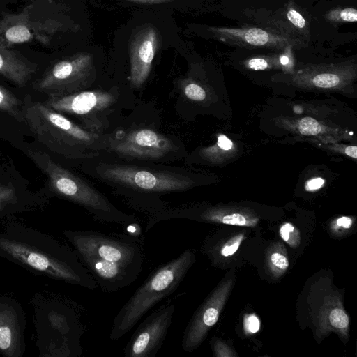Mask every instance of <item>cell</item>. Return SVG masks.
Wrapping results in <instances>:
<instances>
[{
  "label": "cell",
  "instance_id": "6da1fadb",
  "mask_svg": "<svg viewBox=\"0 0 357 357\" xmlns=\"http://www.w3.org/2000/svg\"><path fill=\"white\" fill-rule=\"evenodd\" d=\"M0 257L36 275L90 290L98 287L74 250L19 222H8L0 230Z\"/></svg>",
  "mask_w": 357,
  "mask_h": 357
},
{
  "label": "cell",
  "instance_id": "7a4b0ae2",
  "mask_svg": "<svg viewBox=\"0 0 357 357\" xmlns=\"http://www.w3.org/2000/svg\"><path fill=\"white\" fill-rule=\"evenodd\" d=\"M24 123L38 142L68 159L89 160L106 149L105 134L86 130L45 102L24 103Z\"/></svg>",
  "mask_w": 357,
  "mask_h": 357
},
{
  "label": "cell",
  "instance_id": "3957f363",
  "mask_svg": "<svg viewBox=\"0 0 357 357\" xmlns=\"http://www.w3.org/2000/svg\"><path fill=\"white\" fill-rule=\"evenodd\" d=\"M94 159L89 162V174L121 192L160 195L183 192L193 184L191 176L182 169Z\"/></svg>",
  "mask_w": 357,
  "mask_h": 357
},
{
  "label": "cell",
  "instance_id": "277c9868",
  "mask_svg": "<svg viewBox=\"0 0 357 357\" xmlns=\"http://www.w3.org/2000/svg\"><path fill=\"white\" fill-rule=\"evenodd\" d=\"M195 261L194 252L188 248L153 271L115 316L110 339L123 337L149 310L174 293Z\"/></svg>",
  "mask_w": 357,
  "mask_h": 357
},
{
  "label": "cell",
  "instance_id": "5b68a950",
  "mask_svg": "<svg viewBox=\"0 0 357 357\" xmlns=\"http://www.w3.org/2000/svg\"><path fill=\"white\" fill-rule=\"evenodd\" d=\"M28 155L47 176L50 188L56 195L82 206L98 220L119 224L123 227L138 223L137 218L119 210L90 183L55 162L45 152L29 151Z\"/></svg>",
  "mask_w": 357,
  "mask_h": 357
},
{
  "label": "cell",
  "instance_id": "8992f818",
  "mask_svg": "<svg viewBox=\"0 0 357 357\" xmlns=\"http://www.w3.org/2000/svg\"><path fill=\"white\" fill-rule=\"evenodd\" d=\"M50 0H31L17 14L2 13L0 18V47L36 40L48 45L52 37L67 27L54 13Z\"/></svg>",
  "mask_w": 357,
  "mask_h": 357
},
{
  "label": "cell",
  "instance_id": "52a82bcc",
  "mask_svg": "<svg viewBox=\"0 0 357 357\" xmlns=\"http://www.w3.org/2000/svg\"><path fill=\"white\" fill-rule=\"evenodd\" d=\"M67 307L61 302L50 301L36 308L40 356H74L80 353L78 342L82 328Z\"/></svg>",
  "mask_w": 357,
  "mask_h": 357
},
{
  "label": "cell",
  "instance_id": "ba28073f",
  "mask_svg": "<svg viewBox=\"0 0 357 357\" xmlns=\"http://www.w3.org/2000/svg\"><path fill=\"white\" fill-rule=\"evenodd\" d=\"M105 138V151L126 161L168 162L183 149L176 139L146 126L119 130Z\"/></svg>",
  "mask_w": 357,
  "mask_h": 357
},
{
  "label": "cell",
  "instance_id": "9c48e42d",
  "mask_svg": "<svg viewBox=\"0 0 357 357\" xmlns=\"http://www.w3.org/2000/svg\"><path fill=\"white\" fill-rule=\"evenodd\" d=\"M119 92L115 90H84L66 95L47 96L44 102L65 116L78 120L90 131L105 134L110 125L109 116L114 112Z\"/></svg>",
  "mask_w": 357,
  "mask_h": 357
},
{
  "label": "cell",
  "instance_id": "30bf717a",
  "mask_svg": "<svg viewBox=\"0 0 357 357\" xmlns=\"http://www.w3.org/2000/svg\"><path fill=\"white\" fill-rule=\"evenodd\" d=\"M65 238L77 256L142 268L143 255L139 245L126 235H107L93 231H63Z\"/></svg>",
  "mask_w": 357,
  "mask_h": 357
},
{
  "label": "cell",
  "instance_id": "8fae6325",
  "mask_svg": "<svg viewBox=\"0 0 357 357\" xmlns=\"http://www.w3.org/2000/svg\"><path fill=\"white\" fill-rule=\"evenodd\" d=\"M93 70L91 54H77L52 64L33 87L47 96L84 91L92 82Z\"/></svg>",
  "mask_w": 357,
  "mask_h": 357
},
{
  "label": "cell",
  "instance_id": "7c38bea8",
  "mask_svg": "<svg viewBox=\"0 0 357 357\" xmlns=\"http://www.w3.org/2000/svg\"><path fill=\"white\" fill-rule=\"evenodd\" d=\"M175 306L167 303L150 314L136 328L124 348L126 357H154L172 324Z\"/></svg>",
  "mask_w": 357,
  "mask_h": 357
},
{
  "label": "cell",
  "instance_id": "4fadbf2b",
  "mask_svg": "<svg viewBox=\"0 0 357 357\" xmlns=\"http://www.w3.org/2000/svg\"><path fill=\"white\" fill-rule=\"evenodd\" d=\"M231 285L230 280L222 282L195 312L183 332V351L191 352L204 340L209 330L218 320Z\"/></svg>",
  "mask_w": 357,
  "mask_h": 357
},
{
  "label": "cell",
  "instance_id": "5bb4252c",
  "mask_svg": "<svg viewBox=\"0 0 357 357\" xmlns=\"http://www.w3.org/2000/svg\"><path fill=\"white\" fill-rule=\"evenodd\" d=\"M26 319L20 303L11 296L0 295V354L22 357L25 351Z\"/></svg>",
  "mask_w": 357,
  "mask_h": 357
},
{
  "label": "cell",
  "instance_id": "9a60e30c",
  "mask_svg": "<svg viewBox=\"0 0 357 357\" xmlns=\"http://www.w3.org/2000/svg\"><path fill=\"white\" fill-rule=\"evenodd\" d=\"M77 257L98 286L105 292L116 291L130 285L142 271V268L106 261L96 257Z\"/></svg>",
  "mask_w": 357,
  "mask_h": 357
},
{
  "label": "cell",
  "instance_id": "2e32d148",
  "mask_svg": "<svg viewBox=\"0 0 357 357\" xmlns=\"http://www.w3.org/2000/svg\"><path fill=\"white\" fill-rule=\"evenodd\" d=\"M158 46L156 29L148 26L139 30L133 37L130 50V84L139 88L147 79Z\"/></svg>",
  "mask_w": 357,
  "mask_h": 357
},
{
  "label": "cell",
  "instance_id": "e0dca14e",
  "mask_svg": "<svg viewBox=\"0 0 357 357\" xmlns=\"http://www.w3.org/2000/svg\"><path fill=\"white\" fill-rule=\"evenodd\" d=\"M209 30L224 40L247 46L282 47L289 44L287 38L259 28L211 27Z\"/></svg>",
  "mask_w": 357,
  "mask_h": 357
},
{
  "label": "cell",
  "instance_id": "ac0fdd59",
  "mask_svg": "<svg viewBox=\"0 0 357 357\" xmlns=\"http://www.w3.org/2000/svg\"><path fill=\"white\" fill-rule=\"evenodd\" d=\"M38 65L20 52L0 47V75L24 87L36 73Z\"/></svg>",
  "mask_w": 357,
  "mask_h": 357
},
{
  "label": "cell",
  "instance_id": "d6986e66",
  "mask_svg": "<svg viewBox=\"0 0 357 357\" xmlns=\"http://www.w3.org/2000/svg\"><path fill=\"white\" fill-rule=\"evenodd\" d=\"M0 111L24 122V103L11 91L0 85Z\"/></svg>",
  "mask_w": 357,
  "mask_h": 357
},
{
  "label": "cell",
  "instance_id": "ffe728a7",
  "mask_svg": "<svg viewBox=\"0 0 357 357\" xmlns=\"http://www.w3.org/2000/svg\"><path fill=\"white\" fill-rule=\"evenodd\" d=\"M19 204L20 198L13 185L0 183V218L15 212Z\"/></svg>",
  "mask_w": 357,
  "mask_h": 357
},
{
  "label": "cell",
  "instance_id": "44dd1931",
  "mask_svg": "<svg viewBox=\"0 0 357 357\" xmlns=\"http://www.w3.org/2000/svg\"><path fill=\"white\" fill-rule=\"evenodd\" d=\"M280 237L290 246L297 247L301 241L298 230L290 222L282 224L279 229Z\"/></svg>",
  "mask_w": 357,
  "mask_h": 357
},
{
  "label": "cell",
  "instance_id": "7402d4cb",
  "mask_svg": "<svg viewBox=\"0 0 357 357\" xmlns=\"http://www.w3.org/2000/svg\"><path fill=\"white\" fill-rule=\"evenodd\" d=\"M328 319L331 325L337 329L346 330L349 326V317L341 308H333L330 311Z\"/></svg>",
  "mask_w": 357,
  "mask_h": 357
},
{
  "label": "cell",
  "instance_id": "603a6c76",
  "mask_svg": "<svg viewBox=\"0 0 357 357\" xmlns=\"http://www.w3.org/2000/svg\"><path fill=\"white\" fill-rule=\"evenodd\" d=\"M340 77L333 73H321L317 75L312 79L315 86L320 88H331L340 83Z\"/></svg>",
  "mask_w": 357,
  "mask_h": 357
},
{
  "label": "cell",
  "instance_id": "cb8c5ba5",
  "mask_svg": "<svg viewBox=\"0 0 357 357\" xmlns=\"http://www.w3.org/2000/svg\"><path fill=\"white\" fill-rule=\"evenodd\" d=\"M298 130L304 135H316L321 132V128L314 119L305 117L299 121Z\"/></svg>",
  "mask_w": 357,
  "mask_h": 357
},
{
  "label": "cell",
  "instance_id": "d4e9b609",
  "mask_svg": "<svg viewBox=\"0 0 357 357\" xmlns=\"http://www.w3.org/2000/svg\"><path fill=\"white\" fill-rule=\"evenodd\" d=\"M183 91L188 99L194 101H202L206 98V92L204 89L192 82L183 84Z\"/></svg>",
  "mask_w": 357,
  "mask_h": 357
},
{
  "label": "cell",
  "instance_id": "484cf974",
  "mask_svg": "<svg viewBox=\"0 0 357 357\" xmlns=\"http://www.w3.org/2000/svg\"><path fill=\"white\" fill-rule=\"evenodd\" d=\"M244 238L245 235L243 234H239L231 237L221 248V255L225 257L233 255L238 250Z\"/></svg>",
  "mask_w": 357,
  "mask_h": 357
},
{
  "label": "cell",
  "instance_id": "4316f807",
  "mask_svg": "<svg viewBox=\"0 0 357 357\" xmlns=\"http://www.w3.org/2000/svg\"><path fill=\"white\" fill-rule=\"evenodd\" d=\"M270 264L273 270L278 273L284 272L289 267L287 257L280 252H274L270 256Z\"/></svg>",
  "mask_w": 357,
  "mask_h": 357
},
{
  "label": "cell",
  "instance_id": "83f0119b",
  "mask_svg": "<svg viewBox=\"0 0 357 357\" xmlns=\"http://www.w3.org/2000/svg\"><path fill=\"white\" fill-rule=\"evenodd\" d=\"M287 17L289 22L296 28L303 29L305 27V20L296 10L289 8L287 13Z\"/></svg>",
  "mask_w": 357,
  "mask_h": 357
},
{
  "label": "cell",
  "instance_id": "f1b7e54d",
  "mask_svg": "<svg viewBox=\"0 0 357 357\" xmlns=\"http://www.w3.org/2000/svg\"><path fill=\"white\" fill-rule=\"evenodd\" d=\"M244 327L250 333L258 332L260 328L259 319L254 314L247 316L244 319Z\"/></svg>",
  "mask_w": 357,
  "mask_h": 357
},
{
  "label": "cell",
  "instance_id": "f546056e",
  "mask_svg": "<svg viewBox=\"0 0 357 357\" xmlns=\"http://www.w3.org/2000/svg\"><path fill=\"white\" fill-rule=\"evenodd\" d=\"M337 19L343 22H356L357 21V11L352 8H344L338 13Z\"/></svg>",
  "mask_w": 357,
  "mask_h": 357
},
{
  "label": "cell",
  "instance_id": "4dcf8cb0",
  "mask_svg": "<svg viewBox=\"0 0 357 357\" xmlns=\"http://www.w3.org/2000/svg\"><path fill=\"white\" fill-rule=\"evenodd\" d=\"M268 66L267 61L261 58L252 59L248 61V66L255 70H264Z\"/></svg>",
  "mask_w": 357,
  "mask_h": 357
},
{
  "label": "cell",
  "instance_id": "1f68e13d",
  "mask_svg": "<svg viewBox=\"0 0 357 357\" xmlns=\"http://www.w3.org/2000/svg\"><path fill=\"white\" fill-rule=\"evenodd\" d=\"M324 183V180L320 177L309 180L305 184V190L313 191L321 188Z\"/></svg>",
  "mask_w": 357,
  "mask_h": 357
},
{
  "label": "cell",
  "instance_id": "d6a6232c",
  "mask_svg": "<svg viewBox=\"0 0 357 357\" xmlns=\"http://www.w3.org/2000/svg\"><path fill=\"white\" fill-rule=\"evenodd\" d=\"M217 144L218 146L223 150H229L233 146L232 142L225 135H220Z\"/></svg>",
  "mask_w": 357,
  "mask_h": 357
},
{
  "label": "cell",
  "instance_id": "836d02e7",
  "mask_svg": "<svg viewBox=\"0 0 357 357\" xmlns=\"http://www.w3.org/2000/svg\"><path fill=\"white\" fill-rule=\"evenodd\" d=\"M336 225L344 229H350L353 225V220L349 217L342 216L337 219Z\"/></svg>",
  "mask_w": 357,
  "mask_h": 357
},
{
  "label": "cell",
  "instance_id": "e575fe53",
  "mask_svg": "<svg viewBox=\"0 0 357 357\" xmlns=\"http://www.w3.org/2000/svg\"><path fill=\"white\" fill-rule=\"evenodd\" d=\"M131 2L146 3V4H159L164 3H169L173 1V0H125Z\"/></svg>",
  "mask_w": 357,
  "mask_h": 357
},
{
  "label": "cell",
  "instance_id": "d590c367",
  "mask_svg": "<svg viewBox=\"0 0 357 357\" xmlns=\"http://www.w3.org/2000/svg\"><path fill=\"white\" fill-rule=\"evenodd\" d=\"M345 153L354 159L357 158V147L355 146H347L345 149Z\"/></svg>",
  "mask_w": 357,
  "mask_h": 357
},
{
  "label": "cell",
  "instance_id": "8d00e7d4",
  "mask_svg": "<svg viewBox=\"0 0 357 357\" xmlns=\"http://www.w3.org/2000/svg\"><path fill=\"white\" fill-rule=\"evenodd\" d=\"M289 57L286 55H283L280 57V63L282 65H287L289 63Z\"/></svg>",
  "mask_w": 357,
  "mask_h": 357
}]
</instances>
